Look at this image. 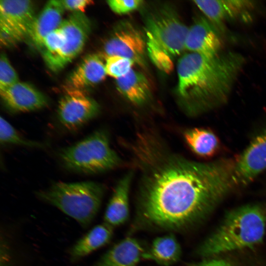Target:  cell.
I'll return each instance as SVG.
<instances>
[{"label":"cell","mask_w":266,"mask_h":266,"mask_svg":"<svg viewBox=\"0 0 266 266\" xmlns=\"http://www.w3.org/2000/svg\"><path fill=\"white\" fill-rule=\"evenodd\" d=\"M138 173L133 230L178 231L201 222L238 186L236 161L200 162L170 149L158 132L141 128L121 141Z\"/></svg>","instance_id":"cell-1"},{"label":"cell","mask_w":266,"mask_h":266,"mask_svg":"<svg viewBox=\"0 0 266 266\" xmlns=\"http://www.w3.org/2000/svg\"><path fill=\"white\" fill-rule=\"evenodd\" d=\"M244 61L235 52L212 57L190 52L181 56L177 65V94L185 113L198 116L226 102Z\"/></svg>","instance_id":"cell-2"},{"label":"cell","mask_w":266,"mask_h":266,"mask_svg":"<svg viewBox=\"0 0 266 266\" xmlns=\"http://www.w3.org/2000/svg\"><path fill=\"white\" fill-rule=\"evenodd\" d=\"M266 228V209L248 204L234 209L202 242L197 254L208 258L235 250L252 248L263 240Z\"/></svg>","instance_id":"cell-3"},{"label":"cell","mask_w":266,"mask_h":266,"mask_svg":"<svg viewBox=\"0 0 266 266\" xmlns=\"http://www.w3.org/2000/svg\"><path fill=\"white\" fill-rule=\"evenodd\" d=\"M105 192L104 185L96 182H59L36 195L86 228L98 214Z\"/></svg>","instance_id":"cell-4"},{"label":"cell","mask_w":266,"mask_h":266,"mask_svg":"<svg viewBox=\"0 0 266 266\" xmlns=\"http://www.w3.org/2000/svg\"><path fill=\"white\" fill-rule=\"evenodd\" d=\"M60 157L71 170L96 174L114 169L124 164L111 148L107 131L100 129L61 151Z\"/></svg>","instance_id":"cell-5"},{"label":"cell","mask_w":266,"mask_h":266,"mask_svg":"<svg viewBox=\"0 0 266 266\" xmlns=\"http://www.w3.org/2000/svg\"><path fill=\"white\" fill-rule=\"evenodd\" d=\"M91 22L81 12H74L62 22L60 28L66 39L62 49L54 54L42 53L45 63L53 71L64 68L83 50L91 32Z\"/></svg>","instance_id":"cell-6"},{"label":"cell","mask_w":266,"mask_h":266,"mask_svg":"<svg viewBox=\"0 0 266 266\" xmlns=\"http://www.w3.org/2000/svg\"><path fill=\"white\" fill-rule=\"evenodd\" d=\"M35 16L34 4L31 0H1V44L10 46L27 38Z\"/></svg>","instance_id":"cell-7"},{"label":"cell","mask_w":266,"mask_h":266,"mask_svg":"<svg viewBox=\"0 0 266 266\" xmlns=\"http://www.w3.org/2000/svg\"><path fill=\"white\" fill-rule=\"evenodd\" d=\"M189 28L171 10L162 9L147 20V33L171 57L179 55L185 48Z\"/></svg>","instance_id":"cell-8"},{"label":"cell","mask_w":266,"mask_h":266,"mask_svg":"<svg viewBox=\"0 0 266 266\" xmlns=\"http://www.w3.org/2000/svg\"><path fill=\"white\" fill-rule=\"evenodd\" d=\"M100 110L98 103L85 91L66 90L59 100L57 113L60 123L72 130L95 118Z\"/></svg>","instance_id":"cell-9"},{"label":"cell","mask_w":266,"mask_h":266,"mask_svg":"<svg viewBox=\"0 0 266 266\" xmlns=\"http://www.w3.org/2000/svg\"><path fill=\"white\" fill-rule=\"evenodd\" d=\"M146 41L141 33L129 23H122L115 29L104 46L107 56H120L143 66L145 62Z\"/></svg>","instance_id":"cell-10"},{"label":"cell","mask_w":266,"mask_h":266,"mask_svg":"<svg viewBox=\"0 0 266 266\" xmlns=\"http://www.w3.org/2000/svg\"><path fill=\"white\" fill-rule=\"evenodd\" d=\"M266 170V130L257 134L236 161L238 185L245 186Z\"/></svg>","instance_id":"cell-11"},{"label":"cell","mask_w":266,"mask_h":266,"mask_svg":"<svg viewBox=\"0 0 266 266\" xmlns=\"http://www.w3.org/2000/svg\"><path fill=\"white\" fill-rule=\"evenodd\" d=\"M222 41L217 30L204 17H200L189 28L185 48L190 52L207 57L221 53Z\"/></svg>","instance_id":"cell-12"},{"label":"cell","mask_w":266,"mask_h":266,"mask_svg":"<svg viewBox=\"0 0 266 266\" xmlns=\"http://www.w3.org/2000/svg\"><path fill=\"white\" fill-rule=\"evenodd\" d=\"M5 105L15 112H29L40 109L48 104L46 96L32 85L20 82L0 91Z\"/></svg>","instance_id":"cell-13"},{"label":"cell","mask_w":266,"mask_h":266,"mask_svg":"<svg viewBox=\"0 0 266 266\" xmlns=\"http://www.w3.org/2000/svg\"><path fill=\"white\" fill-rule=\"evenodd\" d=\"M135 173L131 168L119 180L106 208L103 222L113 228L124 224L129 218L130 192Z\"/></svg>","instance_id":"cell-14"},{"label":"cell","mask_w":266,"mask_h":266,"mask_svg":"<svg viewBox=\"0 0 266 266\" xmlns=\"http://www.w3.org/2000/svg\"><path fill=\"white\" fill-rule=\"evenodd\" d=\"M65 10L60 0L48 1L36 15L26 39L35 48L42 51L44 38L60 27L63 21L62 17Z\"/></svg>","instance_id":"cell-15"},{"label":"cell","mask_w":266,"mask_h":266,"mask_svg":"<svg viewBox=\"0 0 266 266\" xmlns=\"http://www.w3.org/2000/svg\"><path fill=\"white\" fill-rule=\"evenodd\" d=\"M106 75L105 64L101 57L95 53L88 55L68 76L65 90L84 91L102 81Z\"/></svg>","instance_id":"cell-16"},{"label":"cell","mask_w":266,"mask_h":266,"mask_svg":"<svg viewBox=\"0 0 266 266\" xmlns=\"http://www.w3.org/2000/svg\"><path fill=\"white\" fill-rule=\"evenodd\" d=\"M145 249L136 238L127 236L120 240L91 266H137Z\"/></svg>","instance_id":"cell-17"},{"label":"cell","mask_w":266,"mask_h":266,"mask_svg":"<svg viewBox=\"0 0 266 266\" xmlns=\"http://www.w3.org/2000/svg\"><path fill=\"white\" fill-rule=\"evenodd\" d=\"M194 2L208 20L217 24L242 15L253 5V2L248 0H204Z\"/></svg>","instance_id":"cell-18"},{"label":"cell","mask_w":266,"mask_h":266,"mask_svg":"<svg viewBox=\"0 0 266 266\" xmlns=\"http://www.w3.org/2000/svg\"><path fill=\"white\" fill-rule=\"evenodd\" d=\"M114 228L103 222L98 224L77 240L68 251L69 259L76 262L108 244Z\"/></svg>","instance_id":"cell-19"},{"label":"cell","mask_w":266,"mask_h":266,"mask_svg":"<svg viewBox=\"0 0 266 266\" xmlns=\"http://www.w3.org/2000/svg\"><path fill=\"white\" fill-rule=\"evenodd\" d=\"M116 84L119 92L135 106H144L150 100V83L140 72L132 69L125 76L116 79Z\"/></svg>","instance_id":"cell-20"},{"label":"cell","mask_w":266,"mask_h":266,"mask_svg":"<svg viewBox=\"0 0 266 266\" xmlns=\"http://www.w3.org/2000/svg\"><path fill=\"white\" fill-rule=\"evenodd\" d=\"M181 255V247L175 236L168 233L155 238L145 249L143 259L162 266H170L180 260Z\"/></svg>","instance_id":"cell-21"},{"label":"cell","mask_w":266,"mask_h":266,"mask_svg":"<svg viewBox=\"0 0 266 266\" xmlns=\"http://www.w3.org/2000/svg\"><path fill=\"white\" fill-rule=\"evenodd\" d=\"M183 137L190 149L202 158L213 156L217 151L219 141L215 134L209 129L193 128L185 130Z\"/></svg>","instance_id":"cell-22"},{"label":"cell","mask_w":266,"mask_h":266,"mask_svg":"<svg viewBox=\"0 0 266 266\" xmlns=\"http://www.w3.org/2000/svg\"><path fill=\"white\" fill-rule=\"evenodd\" d=\"M146 48L150 59L159 69L167 73H170L173 67L171 56L154 40L149 33H146Z\"/></svg>","instance_id":"cell-23"},{"label":"cell","mask_w":266,"mask_h":266,"mask_svg":"<svg viewBox=\"0 0 266 266\" xmlns=\"http://www.w3.org/2000/svg\"><path fill=\"white\" fill-rule=\"evenodd\" d=\"M0 140L1 143L41 147L44 146L37 142L28 140L23 137L4 118L0 119Z\"/></svg>","instance_id":"cell-24"},{"label":"cell","mask_w":266,"mask_h":266,"mask_svg":"<svg viewBox=\"0 0 266 266\" xmlns=\"http://www.w3.org/2000/svg\"><path fill=\"white\" fill-rule=\"evenodd\" d=\"M133 64L131 59L122 56H107L105 63L106 74L118 79L128 73L132 69Z\"/></svg>","instance_id":"cell-25"},{"label":"cell","mask_w":266,"mask_h":266,"mask_svg":"<svg viewBox=\"0 0 266 266\" xmlns=\"http://www.w3.org/2000/svg\"><path fill=\"white\" fill-rule=\"evenodd\" d=\"M19 77L6 55L1 53L0 58V91L18 82Z\"/></svg>","instance_id":"cell-26"},{"label":"cell","mask_w":266,"mask_h":266,"mask_svg":"<svg viewBox=\"0 0 266 266\" xmlns=\"http://www.w3.org/2000/svg\"><path fill=\"white\" fill-rule=\"evenodd\" d=\"M65 39L64 32L59 27L44 38L42 53L54 54L58 52L64 46Z\"/></svg>","instance_id":"cell-27"},{"label":"cell","mask_w":266,"mask_h":266,"mask_svg":"<svg viewBox=\"0 0 266 266\" xmlns=\"http://www.w3.org/2000/svg\"><path fill=\"white\" fill-rule=\"evenodd\" d=\"M143 1L140 0H111L107 1L110 8L115 13L124 14L137 9Z\"/></svg>","instance_id":"cell-28"},{"label":"cell","mask_w":266,"mask_h":266,"mask_svg":"<svg viewBox=\"0 0 266 266\" xmlns=\"http://www.w3.org/2000/svg\"><path fill=\"white\" fill-rule=\"evenodd\" d=\"M65 10L83 12L85 9L93 2L90 0H60Z\"/></svg>","instance_id":"cell-29"},{"label":"cell","mask_w":266,"mask_h":266,"mask_svg":"<svg viewBox=\"0 0 266 266\" xmlns=\"http://www.w3.org/2000/svg\"><path fill=\"white\" fill-rule=\"evenodd\" d=\"M191 266H233L229 262L222 259H208L193 264Z\"/></svg>","instance_id":"cell-30"}]
</instances>
